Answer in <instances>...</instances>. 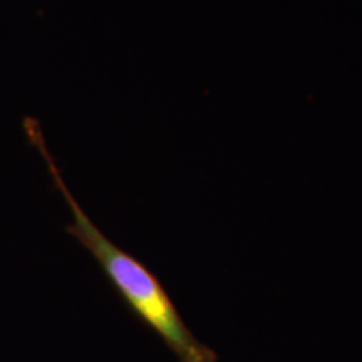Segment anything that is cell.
Segmentation results:
<instances>
[{
    "mask_svg": "<svg viewBox=\"0 0 362 362\" xmlns=\"http://www.w3.org/2000/svg\"><path fill=\"white\" fill-rule=\"evenodd\" d=\"M24 129L30 144L37 148L44 161L47 163L54 187L64 197L74 216L72 223L66 228L67 233L78 240L98 260L107 280L129 310L161 339L178 362H218V354L206 344L198 341L192 329L185 324L178 307L161 280L143 262L116 247L84 214L64 183L37 121L25 117Z\"/></svg>",
    "mask_w": 362,
    "mask_h": 362,
    "instance_id": "cell-1",
    "label": "cell"
}]
</instances>
